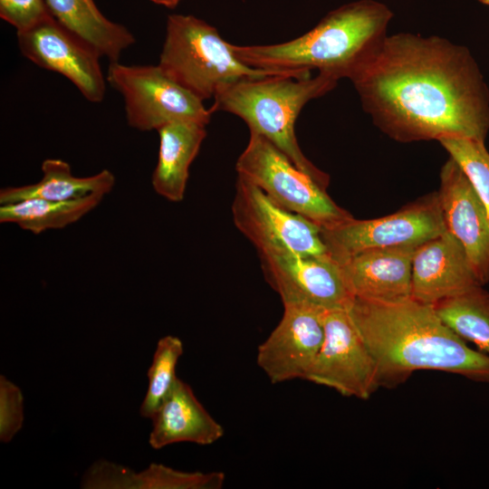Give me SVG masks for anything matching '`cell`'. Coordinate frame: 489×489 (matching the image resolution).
Here are the masks:
<instances>
[{
  "mask_svg": "<svg viewBox=\"0 0 489 489\" xmlns=\"http://www.w3.org/2000/svg\"><path fill=\"white\" fill-rule=\"evenodd\" d=\"M349 79L373 123L397 141H485L489 88L464 45L437 35H387Z\"/></svg>",
  "mask_w": 489,
  "mask_h": 489,
  "instance_id": "obj_1",
  "label": "cell"
},
{
  "mask_svg": "<svg viewBox=\"0 0 489 489\" xmlns=\"http://www.w3.org/2000/svg\"><path fill=\"white\" fill-rule=\"evenodd\" d=\"M377 367L379 386L392 388L417 370H439L489 383V356L470 348L432 304L354 299L348 309Z\"/></svg>",
  "mask_w": 489,
  "mask_h": 489,
  "instance_id": "obj_2",
  "label": "cell"
},
{
  "mask_svg": "<svg viewBox=\"0 0 489 489\" xmlns=\"http://www.w3.org/2000/svg\"><path fill=\"white\" fill-rule=\"evenodd\" d=\"M393 17L374 0H360L329 12L312 30L291 41L269 44H232L244 64L271 71L317 69L339 80L352 72L378 48Z\"/></svg>",
  "mask_w": 489,
  "mask_h": 489,
  "instance_id": "obj_3",
  "label": "cell"
},
{
  "mask_svg": "<svg viewBox=\"0 0 489 489\" xmlns=\"http://www.w3.org/2000/svg\"><path fill=\"white\" fill-rule=\"evenodd\" d=\"M338 81L334 75L322 72L305 78L281 74L244 79L220 88L210 110L241 118L250 132L267 139L300 170L326 188L329 176L302 153L294 127L305 104L332 91Z\"/></svg>",
  "mask_w": 489,
  "mask_h": 489,
  "instance_id": "obj_4",
  "label": "cell"
},
{
  "mask_svg": "<svg viewBox=\"0 0 489 489\" xmlns=\"http://www.w3.org/2000/svg\"><path fill=\"white\" fill-rule=\"evenodd\" d=\"M174 82L204 101L228 84L251 78L289 74L311 76L309 71H271L250 67L235 56L232 43L216 27L193 15L168 17L158 64Z\"/></svg>",
  "mask_w": 489,
  "mask_h": 489,
  "instance_id": "obj_5",
  "label": "cell"
},
{
  "mask_svg": "<svg viewBox=\"0 0 489 489\" xmlns=\"http://www.w3.org/2000/svg\"><path fill=\"white\" fill-rule=\"evenodd\" d=\"M237 176L260 187L273 201L321 228H331L353 217L322 187L300 170L264 137L250 132L235 163Z\"/></svg>",
  "mask_w": 489,
  "mask_h": 489,
  "instance_id": "obj_6",
  "label": "cell"
},
{
  "mask_svg": "<svg viewBox=\"0 0 489 489\" xmlns=\"http://www.w3.org/2000/svg\"><path fill=\"white\" fill-rule=\"evenodd\" d=\"M107 82L124 100L128 124L149 131L176 121L209 123L204 101L170 79L158 65L110 62Z\"/></svg>",
  "mask_w": 489,
  "mask_h": 489,
  "instance_id": "obj_7",
  "label": "cell"
},
{
  "mask_svg": "<svg viewBox=\"0 0 489 489\" xmlns=\"http://www.w3.org/2000/svg\"><path fill=\"white\" fill-rule=\"evenodd\" d=\"M232 215L235 225L259 255L329 254L318 224L279 206L260 187L238 176Z\"/></svg>",
  "mask_w": 489,
  "mask_h": 489,
  "instance_id": "obj_8",
  "label": "cell"
},
{
  "mask_svg": "<svg viewBox=\"0 0 489 489\" xmlns=\"http://www.w3.org/2000/svg\"><path fill=\"white\" fill-rule=\"evenodd\" d=\"M447 230L438 194L429 195L398 212L377 219L353 217L331 228H321L328 254L338 263L362 251L418 246Z\"/></svg>",
  "mask_w": 489,
  "mask_h": 489,
  "instance_id": "obj_9",
  "label": "cell"
},
{
  "mask_svg": "<svg viewBox=\"0 0 489 489\" xmlns=\"http://www.w3.org/2000/svg\"><path fill=\"white\" fill-rule=\"evenodd\" d=\"M323 322L324 340L307 380L368 399L379 388L377 367L349 310H325Z\"/></svg>",
  "mask_w": 489,
  "mask_h": 489,
  "instance_id": "obj_10",
  "label": "cell"
},
{
  "mask_svg": "<svg viewBox=\"0 0 489 489\" xmlns=\"http://www.w3.org/2000/svg\"><path fill=\"white\" fill-rule=\"evenodd\" d=\"M16 34L25 58L67 78L89 101L104 99L107 80L100 63L101 56L53 15Z\"/></svg>",
  "mask_w": 489,
  "mask_h": 489,
  "instance_id": "obj_11",
  "label": "cell"
},
{
  "mask_svg": "<svg viewBox=\"0 0 489 489\" xmlns=\"http://www.w3.org/2000/svg\"><path fill=\"white\" fill-rule=\"evenodd\" d=\"M266 282L283 304H304L322 310L349 309L354 298L341 265L330 254L259 255Z\"/></svg>",
  "mask_w": 489,
  "mask_h": 489,
  "instance_id": "obj_12",
  "label": "cell"
},
{
  "mask_svg": "<svg viewBox=\"0 0 489 489\" xmlns=\"http://www.w3.org/2000/svg\"><path fill=\"white\" fill-rule=\"evenodd\" d=\"M325 310L283 304V314L257 349L256 363L273 384L306 379L322 346Z\"/></svg>",
  "mask_w": 489,
  "mask_h": 489,
  "instance_id": "obj_13",
  "label": "cell"
},
{
  "mask_svg": "<svg viewBox=\"0 0 489 489\" xmlns=\"http://www.w3.org/2000/svg\"><path fill=\"white\" fill-rule=\"evenodd\" d=\"M438 198L444 220L462 244L475 273L489 282V214L469 178L449 157L440 172Z\"/></svg>",
  "mask_w": 489,
  "mask_h": 489,
  "instance_id": "obj_14",
  "label": "cell"
},
{
  "mask_svg": "<svg viewBox=\"0 0 489 489\" xmlns=\"http://www.w3.org/2000/svg\"><path fill=\"white\" fill-rule=\"evenodd\" d=\"M482 285L462 244L448 230L416 247L411 298L436 304Z\"/></svg>",
  "mask_w": 489,
  "mask_h": 489,
  "instance_id": "obj_15",
  "label": "cell"
},
{
  "mask_svg": "<svg viewBox=\"0 0 489 489\" xmlns=\"http://www.w3.org/2000/svg\"><path fill=\"white\" fill-rule=\"evenodd\" d=\"M417 246L369 249L340 263L354 299L397 302L411 298L412 258Z\"/></svg>",
  "mask_w": 489,
  "mask_h": 489,
  "instance_id": "obj_16",
  "label": "cell"
},
{
  "mask_svg": "<svg viewBox=\"0 0 489 489\" xmlns=\"http://www.w3.org/2000/svg\"><path fill=\"white\" fill-rule=\"evenodd\" d=\"M151 419L149 444L154 449L180 442L208 446L225 434L189 385L179 379Z\"/></svg>",
  "mask_w": 489,
  "mask_h": 489,
  "instance_id": "obj_17",
  "label": "cell"
},
{
  "mask_svg": "<svg viewBox=\"0 0 489 489\" xmlns=\"http://www.w3.org/2000/svg\"><path fill=\"white\" fill-rule=\"evenodd\" d=\"M225 481L223 472H184L161 464L135 472L106 460L95 462L84 476L91 489H221Z\"/></svg>",
  "mask_w": 489,
  "mask_h": 489,
  "instance_id": "obj_18",
  "label": "cell"
},
{
  "mask_svg": "<svg viewBox=\"0 0 489 489\" xmlns=\"http://www.w3.org/2000/svg\"><path fill=\"white\" fill-rule=\"evenodd\" d=\"M206 127L197 121H176L158 129V158L151 182L157 194L168 201L184 198L189 167L206 137Z\"/></svg>",
  "mask_w": 489,
  "mask_h": 489,
  "instance_id": "obj_19",
  "label": "cell"
},
{
  "mask_svg": "<svg viewBox=\"0 0 489 489\" xmlns=\"http://www.w3.org/2000/svg\"><path fill=\"white\" fill-rule=\"evenodd\" d=\"M51 14L67 29L93 46L110 62L135 43L122 24L104 16L93 0H45Z\"/></svg>",
  "mask_w": 489,
  "mask_h": 489,
  "instance_id": "obj_20",
  "label": "cell"
},
{
  "mask_svg": "<svg viewBox=\"0 0 489 489\" xmlns=\"http://www.w3.org/2000/svg\"><path fill=\"white\" fill-rule=\"evenodd\" d=\"M43 177L34 184L5 187L0 190V204L14 203L29 198L52 201H71L90 194H109L115 184L113 173L108 169L89 177H75L64 160L47 158L42 163Z\"/></svg>",
  "mask_w": 489,
  "mask_h": 489,
  "instance_id": "obj_21",
  "label": "cell"
},
{
  "mask_svg": "<svg viewBox=\"0 0 489 489\" xmlns=\"http://www.w3.org/2000/svg\"><path fill=\"white\" fill-rule=\"evenodd\" d=\"M101 194H90L71 201L29 198L0 206V222L12 223L39 235L48 229H61L77 222L102 200Z\"/></svg>",
  "mask_w": 489,
  "mask_h": 489,
  "instance_id": "obj_22",
  "label": "cell"
},
{
  "mask_svg": "<svg viewBox=\"0 0 489 489\" xmlns=\"http://www.w3.org/2000/svg\"><path fill=\"white\" fill-rule=\"evenodd\" d=\"M443 321L463 340L489 356V292L483 285L433 305Z\"/></svg>",
  "mask_w": 489,
  "mask_h": 489,
  "instance_id": "obj_23",
  "label": "cell"
},
{
  "mask_svg": "<svg viewBox=\"0 0 489 489\" xmlns=\"http://www.w3.org/2000/svg\"><path fill=\"white\" fill-rule=\"evenodd\" d=\"M183 350L177 337L167 335L158 341L148 370V389L139 408L141 417L151 419L171 391L178 379L176 367Z\"/></svg>",
  "mask_w": 489,
  "mask_h": 489,
  "instance_id": "obj_24",
  "label": "cell"
},
{
  "mask_svg": "<svg viewBox=\"0 0 489 489\" xmlns=\"http://www.w3.org/2000/svg\"><path fill=\"white\" fill-rule=\"evenodd\" d=\"M437 141L465 173L489 214V152L484 141L457 137Z\"/></svg>",
  "mask_w": 489,
  "mask_h": 489,
  "instance_id": "obj_25",
  "label": "cell"
},
{
  "mask_svg": "<svg viewBox=\"0 0 489 489\" xmlns=\"http://www.w3.org/2000/svg\"><path fill=\"white\" fill-rule=\"evenodd\" d=\"M24 419V397L18 386L0 376V441L8 443L20 431Z\"/></svg>",
  "mask_w": 489,
  "mask_h": 489,
  "instance_id": "obj_26",
  "label": "cell"
},
{
  "mask_svg": "<svg viewBox=\"0 0 489 489\" xmlns=\"http://www.w3.org/2000/svg\"><path fill=\"white\" fill-rule=\"evenodd\" d=\"M51 14L45 0H0V17L17 32L25 31Z\"/></svg>",
  "mask_w": 489,
  "mask_h": 489,
  "instance_id": "obj_27",
  "label": "cell"
},
{
  "mask_svg": "<svg viewBox=\"0 0 489 489\" xmlns=\"http://www.w3.org/2000/svg\"><path fill=\"white\" fill-rule=\"evenodd\" d=\"M157 5H164L169 8L175 7L181 0H149Z\"/></svg>",
  "mask_w": 489,
  "mask_h": 489,
  "instance_id": "obj_28",
  "label": "cell"
},
{
  "mask_svg": "<svg viewBox=\"0 0 489 489\" xmlns=\"http://www.w3.org/2000/svg\"><path fill=\"white\" fill-rule=\"evenodd\" d=\"M477 1L484 5H489V0H477Z\"/></svg>",
  "mask_w": 489,
  "mask_h": 489,
  "instance_id": "obj_29",
  "label": "cell"
}]
</instances>
